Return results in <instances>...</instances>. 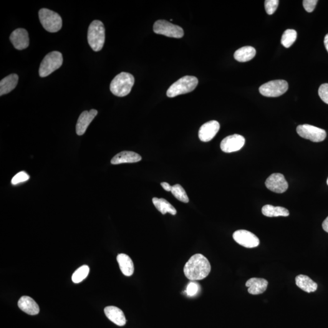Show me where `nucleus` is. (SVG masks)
I'll use <instances>...</instances> for the list:
<instances>
[{
	"label": "nucleus",
	"instance_id": "72a5a7b5",
	"mask_svg": "<svg viewBox=\"0 0 328 328\" xmlns=\"http://www.w3.org/2000/svg\"><path fill=\"white\" fill-rule=\"evenodd\" d=\"M161 185L163 187V188L164 189V190L166 191H171V190H172V186H171L168 183H165V182L161 183Z\"/></svg>",
	"mask_w": 328,
	"mask_h": 328
},
{
	"label": "nucleus",
	"instance_id": "9b49d317",
	"mask_svg": "<svg viewBox=\"0 0 328 328\" xmlns=\"http://www.w3.org/2000/svg\"><path fill=\"white\" fill-rule=\"evenodd\" d=\"M245 144V139L243 136L233 135L229 136L221 141V150L225 153H233L240 150Z\"/></svg>",
	"mask_w": 328,
	"mask_h": 328
},
{
	"label": "nucleus",
	"instance_id": "2f4dec72",
	"mask_svg": "<svg viewBox=\"0 0 328 328\" xmlns=\"http://www.w3.org/2000/svg\"><path fill=\"white\" fill-rule=\"evenodd\" d=\"M317 2V0H304L303 1V5L307 12H312L314 11Z\"/></svg>",
	"mask_w": 328,
	"mask_h": 328
},
{
	"label": "nucleus",
	"instance_id": "aec40b11",
	"mask_svg": "<svg viewBox=\"0 0 328 328\" xmlns=\"http://www.w3.org/2000/svg\"><path fill=\"white\" fill-rule=\"evenodd\" d=\"M19 82V76L17 74H12L4 77L0 82V95L8 94L14 90Z\"/></svg>",
	"mask_w": 328,
	"mask_h": 328
},
{
	"label": "nucleus",
	"instance_id": "20e7f679",
	"mask_svg": "<svg viewBox=\"0 0 328 328\" xmlns=\"http://www.w3.org/2000/svg\"><path fill=\"white\" fill-rule=\"evenodd\" d=\"M198 84V80L195 76L186 75L181 78L170 86L166 92L168 97H175L181 94L193 92Z\"/></svg>",
	"mask_w": 328,
	"mask_h": 328
},
{
	"label": "nucleus",
	"instance_id": "bb28decb",
	"mask_svg": "<svg viewBox=\"0 0 328 328\" xmlns=\"http://www.w3.org/2000/svg\"><path fill=\"white\" fill-rule=\"evenodd\" d=\"M90 272V267L87 265H83L74 272L72 276V281L74 283H79L84 280L88 276Z\"/></svg>",
	"mask_w": 328,
	"mask_h": 328
},
{
	"label": "nucleus",
	"instance_id": "4468645a",
	"mask_svg": "<svg viewBox=\"0 0 328 328\" xmlns=\"http://www.w3.org/2000/svg\"><path fill=\"white\" fill-rule=\"evenodd\" d=\"M10 40L15 48L18 50L26 49L29 45L28 32L24 29L19 28L15 30L10 35Z\"/></svg>",
	"mask_w": 328,
	"mask_h": 328
},
{
	"label": "nucleus",
	"instance_id": "6ab92c4d",
	"mask_svg": "<svg viewBox=\"0 0 328 328\" xmlns=\"http://www.w3.org/2000/svg\"><path fill=\"white\" fill-rule=\"evenodd\" d=\"M268 281L266 280L252 278L247 280L246 286L248 287V292L252 295H259L263 293L267 289Z\"/></svg>",
	"mask_w": 328,
	"mask_h": 328
},
{
	"label": "nucleus",
	"instance_id": "dca6fc26",
	"mask_svg": "<svg viewBox=\"0 0 328 328\" xmlns=\"http://www.w3.org/2000/svg\"><path fill=\"white\" fill-rule=\"evenodd\" d=\"M104 312L108 319L117 325V326L123 327L126 324V318L122 310L117 307L110 306L106 307Z\"/></svg>",
	"mask_w": 328,
	"mask_h": 328
},
{
	"label": "nucleus",
	"instance_id": "f257e3e1",
	"mask_svg": "<svg viewBox=\"0 0 328 328\" xmlns=\"http://www.w3.org/2000/svg\"><path fill=\"white\" fill-rule=\"evenodd\" d=\"M211 266L206 257L200 254L194 255L186 262L184 268V274L191 281H197L206 278L210 274Z\"/></svg>",
	"mask_w": 328,
	"mask_h": 328
},
{
	"label": "nucleus",
	"instance_id": "7c9ffc66",
	"mask_svg": "<svg viewBox=\"0 0 328 328\" xmlns=\"http://www.w3.org/2000/svg\"><path fill=\"white\" fill-rule=\"evenodd\" d=\"M319 95L321 99L328 104V83H324L320 86Z\"/></svg>",
	"mask_w": 328,
	"mask_h": 328
},
{
	"label": "nucleus",
	"instance_id": "5701e85b",
	"mask_svg": "<svg viewBox=\"0 0 328 328\" xmlns=\"http://www.w3.org/2000/svg\"><path fill=\"white\" fill-rule=\"evenodd\" d=\"M256 50L252 47H244L236 50L234 54V59L239 62H246L254 59Z\"/></svg>",
	"mask_w": 328,
	"mask_h": 328
},
{
	"label": "nucleus",
	"instance_id": "a878e982",
	"mask_svg": "<svg viewBox=\"0 0 328 328\" xmlns=\"http://www.w3.org/2000/svg\"><path fill=\"white\" fill-rule=\"evenodd\" d=\"M297 33L294 29H287L282 35L281 43L286 48H289L297 39Z\"/></svg>",
	"mask_w": 328,
	"mask_h": 328
},
{
	"label": "nucleus",
	"instance_id": "f3484780",
	"mask_svg": "<svg viewBox=\"0 0 328 328\" xmlns=\"http://www.w3.org/2000/svg\"><path fill=\"white\" fill-rule=\"evenodd\" d=\"M142 160L139 154L133 151H124L117 154L113 157L111 163L113 165L125 163H135L140 162Z\"/></svg>",
	"mask_w": 328,
	"mask_h": 328
},
{
	"label": "nucleus",
	"instance_id": "a211bd4d",
	"mask_svg": "<svg viewBox=\"0 0 328 328\" xmlns=\"http://www.w3.org/2000/svg\"><path fill=\"white\" fill-rule=\"evenodd\" d=\"M18 306L22 311L26 314L35 315L39 314L40 308L39 305L34 301V299L28 296H23L20 298Z\"/></svg>",
	"mask_w": 328,
	"mask_h": 328
},
{
	"label": "nucleus",
	"instance_id": "f8f14e48",
	"mask_svg": "<svg viewBox=\"0 0 328 328\" xmlns=\"http://www.w3.org/2000/svg\"><path fill=\"white\" fill-rule=\"evenodd\" d=\"M265 185L269 190L277 193H284L288 188V183L281 173L272 174L267 179Z\"/></svg>",
	"mask_w": 328,
	"mask_h": 328
},
{
	"label": "nucleus",
	"instance_id": "39448f33",
	"mask_svg": "<svg viewBox=\"0 0 328 328\" xmlns=\"http://www.w3.org/2000/svg\"><path fill=\"white\" fill-rule=\"evenodd\" d=\"M40 23L47 32L59 31L62 27V19L59 14L51 10L43 8L39 12Z\"/></svg>",
	"mask_w": 328,
	"mask_h": 328
},
{
	"label": "nucleus",
	"instance_id": "c85d7f7f",
	"mask_svg": "<svg viewBox=\"0 0 328 328\" xmlns=\"http://www.w3.org/2000/svg\"><path fill=\"white\" fill-rule=\"evenodd\" d=\"M279 0H266L264 2L265 9L267 14L272 15L279 6Z\"/></svg>",
	"mask_w": 328,
	"mask_h": 328
},
{
	"label": "nucleus",
	"instance_id": "f03ea898",
	"mask_svg": "<svg viewBox=\"0 0 328 328\" xmlns=\"http://www.w3.org/2000/svg\"><path fill=\"white\" fill-rule=\"evenodd\" d=\"M135 83V78L128 72H122L116 75L110 84V91L118 97L130 94Z\"/></svg>",
	"mask_w": 328,
	"mask_h": 328
},
{
	"label": "nucleus",
	"instance_id": "ddd939ff",
	"mask_svg": "<svg viewBox=\"0 0 328 328\" xmlns=\"http://www.w3.org/2000/svg\"><path fill=\"white\" fill-rule=\"evenodd\" d=\"M220 125L216 120H211L204 123L199 128L198 136L199 140L203 142H209L213 140L218 133Z\"/></svg>",
	"mask_w": 328,
	"mask_h": 328
},
{
	"label": "nucleus",
	"instance_id": "393cba45",
	"mask_svg": "<svg viewBox=\"0 0 328 328\" xmlns=\"http://www.w3.org/2000/svg\"><path fill=\"white\" fill-rule=\"evenodd\" d=\"M262 213L267 217L288 216L289 211L282 207L266 205L262 207Z\"/></svg>",
	"mask_w": 328,
	"mask_h": 328
},
{
	"label": "nucleus",
	"instance_id": "4be33fe9",
	"mask_svg": "<svg viewBox=\"0 0 328 328\" xmlns=\"http://www.w3.org/2000/svg\"><path fill=\"white\" fill-rule=\"evenodd\" d=\"M295 283L303 291L311 293L317 291L318 285L309 277L304 275H299L295 278Z\"/></svg>",
	"mask_w": 328,
	"mask_h": 328
},
{
	"label": "nucleus",
	"instance_id": "2eb2a0df",
	"mask_svg": "<svg viewBox=\"0 0 328 328\" xmlns=\"http://www.w3.org/2000/svg\"><path fill=\"white\" fill-rule=\"evenodd\" d=\"M96 110H91L90 112L85 111L80 115L78 118L76 125V133L77 135L82 136L87 131L88 126L97 115Z\"/></svg>",
	"mask_w": 328,
	"mask_h": 328
},
{
	"label": "nucleus",
	"instance_id": "cd10ccee",
	"mask_svg": "<svg viewBox=\"0 0 328 328\" xmlns=\"http://www.w3.org/2000/svg\"><path fill=\"white\" fill-rule=\"evenodd\" d=\"M171 192L179 201L184 203H188L189 199L187 195L186 191L180 184H176V185L172 186V190H171Z\"/></svg>",
	"mask_w": 328,
	"mask_h": 328
},
{
	"label": "nucleus",
	"instance_id": "6e6552de",
	"mask_svg": "<svg viewBox=\"0 0 328 328\" xmlns=\"http://www.w3.org/2000/svg\"><path fill=\"white\" fill-rule=\"evenodd\" d=\"M288 83L284 80H272L262 85L259 88V93L264 96L279 97L288 90Z\"/></svg>",
	"mask_w": 328,
	"mask_h": 328
},
{
	"label": "nucleus",
	"instance_id": "412c9836",
	"mask_svg": "<svg viewBox=\"0 0 328 328\" xmlns=\"http://www.w3.org/2000/svg\"><path fill=\"white\" fill-rule=\"evenodd\" d=\"M117 261L119 265L120 269L122 274L125 276H132L135 271L132 259L129 256L124 254H118L117 257Z\"/></svg>",
	"mask_w": 328,
	"mask_h": 328
},
{
	"label": "nucleus",
	"instance_id": "f704fd0d",
	"mask_svg": "<svg viewBox=\"0 0 328 328\" xmlns=\"http://www.w3.org/2000/svg\"><path fill=\"white\" fill-rule=\"evenodd\" d=\"M322 228L325 232L328 233V216L325 219L324 223L322 224Z\"/></svg>",
	"mask_w": 328,
	"mask_h": 328
},
{
	"label": "nucleus",
	"instance_id": "c9c22d12",
	"mask_svg": "<svg viewBox=\"0 0 328 328\" xmlns=\"http://www.w3.org/2000/svg\"><path fill=\"white\" fill-rule=\"evenodd\" d=\"M324 44L325 47H326L327 51L328 52V34H327L326 36L325 37Z\"/></svg>",
	"mask_w": 328,
	"mask_h": 328
},
{
	"label": "nucleus",
	"instance_id": "b1692460",
	"mask_svg": "<svg viewBox=\"0 0 328 328\" xmlns=\"http://www.w3.org/2000/svg\"><path fill=\"white\" fill-rule=\"evenodd\" d=\"M152 201L154 206L163 214L169 213L175 215L177 213L176 209L165 199L153 198Z\"/></svg>",
	"mask_w": 328,
	"mask_h": 328
},
{
	"label": "nucleus",
	"instance_id": "7ed1b4c3",
	"mask_svg": "<svg viewBox=\"0 0 328 328\" xmlns=\"http://www.w3.org/2000/svg\"><path fill=\"white\" fill-rule=\"evenodd\" d=\"M105 40L104 25L99 20H94L90 24L88 31V44L94 51L102 50Z\"/></svg>",
	"mask_w": 328,
	"mask_h": 328
},
{
	"label": "nucleus",
	"instance_id": "423d86ee",
	"mask_svg": "<svg viewBox=\"0 0 328 328\" xmlns=\"http://www.w3.org/2000/svg\"><path fill=\"white\" fill-rule=\"evenodd\" d=\"M63 56L61 52L52 51L47 54L42 60L39 68V75L41 77L48 76L62 67Z\"/></svg>",
	"mask_w": 328,
	"mask_h": 328
},
{
	"label": "nucleus",
	"instance_id": "9d476101",
	"mask_svg": "<svg viewBox=\"0 0 328 328\" xmlns=\"http://www.w3.org/2000/svg\"><path fill=\"white\" fill-rule=\"evenodd\" d=\"M233 238L239 245L246 248H254L258 246L259 240L256 234L246 230H239L234 232Z\"/></svg>",
	"mask_w": 328,
	"mask_h": 328
},
{
	"label": "nucleus",
	"instance_id": "0eeeda50",
	"mask_svg": "<svg viewBox=\"0 0 328 328\" xmlns=\"http://www.w3.org/2000/svg\"><path fill=\"white\" fill-rule=\"evenodd\" d=\"M153 31L156 34L175 39H181L184 35V30L181 27L164 20H158L155 23Z\"/></svg>",
	"mask_w": 328,
	"mask_h": 328
},
{
	"label": "nucleus",
	"instance_id": "1a4fd4ad",
	"mask_svg": "<svg viewBox=\"0 0 328 328\" xmlns=\"http://www.w3.org/2000/svg\"><path fill=\"white\" fill-rule=\"evenodd\" d=\"M297 132L300 137L314 142H320L327 138V133L322 128L308 124L298 126Z\"/></svg>",
	"mask_w": 328,
	"mask_h": 328
},
{
	"label": "nucleus",
	"instance_id": "c756f323",
	"mask_svg": "<svg viewBox=\"0 0 328 328\" xmlns=\"http://www.w3.org/2000/svg\"><path fill=\"white\" fill-rule=\"evenodd\" d=\"M29 179V176L26 172L20 171L12 179L11 183L12 185H17V184L27 181Z\"/></svg>",
	"mask_w": 328,
	"mask_h": 328
},
{
	"label": "nucleus",
	"instance_id": "e433bc0d",
	"mask_svg": "<svg viewBox=\"0 0 328 328\" xmlns=\"http://www.w3.org/2000/svg\"><path fill=\"white\" fill-rule=\"evenodd\" d=\"M327 184L328 185V180H327Z\"/></svg>",
	"mask_w": 328,
	"mask_h": 328
},
{
	"label": "nucleus",
	"instance_id": "473e14b6",
	"mask_svg": "<svg viewBox=\"0 0 328 328\" xmlns=\"http://www.w3.org/2000/svg\"><path fill=\"white\" fill-rule=\"evenodd\" d=\"M199 289L198 285L194 282H191L188 284L187 287V294L189 296H194L198 293Z\"/></svg>",
	"mask_w": 328,
	"mask_h": 328
}]
</instances>
